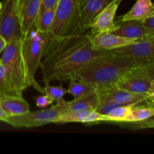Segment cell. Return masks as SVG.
Returning <instances> with one entry per match:
<instances>
[{
	"instance_id": "obj_1",
	"label": "cell",
	"mask_w": 154,
	"mask_h": 154,
	"mask_svg": "<svg viewBox=\"0 0 154 154\" xmlns=\"http://www.w3.org/2000/svg\"><path fill=\"white\" fill-rule=\"evenodd\" d=\"M106 52L92 47L89 34L51 37L40 65L43 81H71L86 63Z\"/></svg>"
},
{
	"instance_id": "obj_2",
	"label": "cell",
	"mask_w": 154,
	"mask_h": 154,
	"mask_svg": "<svg viewBox=\"0 0 154 154\" xmlns=\"http://www.w3.org/2000/svg\"><path fill=\"white\" fill-rule=\"evenodd\" d=\"M147 62L150 61H140L107 51L86 63L72 80L93 84L99 92L107 91L115 88L134 68Z\"/></svg>"
},
{
	"instance_id": "obj_3",
	"label": "cell",
	"mask_w": 154,
	"mask_h": 154,
	"mask_svg": "<svg viewBox=\"0 0 154 154\" xmlns=\"http://www.w3.org/2000/svg\"><path fill=\"white\" fill-rule=\"evenodd\" d=\"M51 36L49 33H43L35 28L30 30L20 38L21 50L30 87L44 94V88L35 80V74L40 67L41 62L45 55Z\"/></svg>"
},
{
	"instance_id": "obj_4",
	"label": "cell",
	"mask_w": 154,
	"mask_h": 154,
	"mask_svg": "<svg viewBox=\"0 0 154 154\" xmlns=\"http://www.w3.org/2000/svg\"><path fill=\"white\" fill-rule=\"evenodd\" d=\"M0 61L5 71V76L10 88L17 93L30 87L26 68L21 50L20 38L14 39L7 44L2 53Z\"/></svg>"
},
{
	"instance_id": "obj_5",
	"label": "cell",
	"mask_w": 154,
	"mask_h": 154,
	"mask_svg": "<svg viewBox=\"0 0 154 154\" xmlns=\"http://www.w3.org/2000/svg\"><path fill=\"white\" fill-rule=\"evenodd\" d=\"M52 38L82 34L79 25V0H58L50 29Z\"/></svg>"
},
{
	"instance_id": "obj_6",
	"label": "cell",
	"mask_w": 154,
	"mask_h": 154,
	"mask_svg": "<svg viewBox=\"0 0 154 154\" xmlns=\"http://www.w3.org/2000/svg\"><path fill=\"white\" fill-rule=\"evenodd\" d=\"M68 109L69 101L62 99L51 108L36 111H29L20 115L8 116L5 123L17 128L36 127L48 123H55L57 118L67 112Z\"/></svg>"
},
{
	"instance_id": "obj_7",
	"label": "cell",
	"mask_w": 154,
	"mask_h": 154,
	"mask_svg": "<svg viewBox=\"0 0 154 154\" xmlns=\"http://www.w3.org/2000/svg\"><path fill=\"white\" fill-rule=\"evenodd\" d=\"M154 82V61L147 62L134 68L115 88L138 94H147L151 83Z\"/></svg>"
},
{
	"instance_id": "obj_8",
	"label": "cell",
	"mask_w": 154,
	"mask_h": 154,
	"mask_svg": "<svg viewBox=\"0 0 154 154\" xmlns=\"http://www.w3.org/2000/svg\"><path fill=\"white\" fill-rule=\"evenodd\" d=\"M20 0H5L0 10V35L7 43L22 37Z\"/></svg>"
},
{
	"instance_id": "obj_9",
	"label": "cell",
	"mask_w": 154,
	"mask_h": 154,
	"mask_svg": "<svg viewBox=\"0 0 154 154\" xmlns=\"http://www.w3.org/2000/svg\"><path fill=\"white\" fill-rule=\"evenodd\" d=\"M154 38L136 41L129 45L109 51L117 55L127 57L140 61L154 60Z\"/></svg>"
},
{
	"instance_id": "obj_10",
	"label": "cell",
	"mask_w": 154,
	"mask_h": 154,
	"mask_svg": "<svg viewBox=\"0 0 154 154\" xmlns=\"http://www.w3.org/2000/svg\"><path fill=\"white\" fill-rule=\"evenodd\" d=\"M114 0H79V25L81 32L90 29V24L100 12Z\"/></svg>"
},
{
	"instance_id": "obj_11",
	"label": "cell",
	"mask_w": 154,
	"mask_h": 154,
	"mask_svg": "<svg viewBox=\"0 0 154 154\" xmlns=\"http://www.w3.org/2000/svg\"><path fill=\"white\" fill-rule=\"evenodd\" d=\"M120 2L115 1L108 5L95 18L90 26L91 34L101 32H112L117 28L114 18Z\"/></svg>"
},
{
	"instance_id": "obj_12",
	"label": "cell",
	"mask_w": 154,
	"mask_h": 154,
	"mask_svg": "<svg viewBox=\"0 0 154 154\" xmlns=\"http://www.w3.org/2000/svg\"><path fill=\"white\" fill-rule=\"evenodd\" d=\"M89 36L92 47L98 51H109L136 42L111 32L89 34Z\"/></svg>"
},
{
	"instance_id": "obj_13",
	"label": "cell",
	"mask_w": 154,
	"mask_h": 154,
	"mask_svg": "<svg viewBox=\"0 0 154 154\" xmlns=\"http://www.w3.org/2000/svg\"><path fill=\"white\" fill-rule=\"evenodd\" d=\"M42 0H20L22 36L35 28V23L40 10Z\"/></svg>"
},
{
	"instance_id": "obj_14",
	"label": "cell",
	"mask_w": 154,
	"mask_h": 154,
	"mask_svg": "<svg viewBox=\"0 0 154 154\" xmlns=\"http://www.w3.org/2000/svg\"><path fill=\"white\" fill-rule=\"evenodd\" d=\"M117 28L111 33L118 35L122 37L140 41L147 38H154V35H150L144 27L141 20H129L124 21H115Z\"/></svg>"
},
{
	"instance_id": "obj_15",
	"label": "cell",
	"mask_w": 154,
	"mask_h": 154,
	"mask_svg": "<svg viewBox=\"0 0 154 154\" xmlns=\"http://www.w3.org/2000/svg\"><path fill=\"white\" fill-rule=\"evenodd\" d=\"M99 93L100 96V102H112L117 105H126V104L144 101L147 99L150 101L147 94L134 93L118 88H114L107 91L99 92Z\"/></svg>"
},
{
	"instance_id": "obj_16",
	"label": "cell",
	"mask_w": 154,
	"mask_h": 154,
	"mask_svg": "<svg viewBox=\"0 0 154 154\" xmlns=\"http://www.w3.org/2000/svg\"><path fill=\"white\" fill-rule=\"evenodd\" d=\"M101 122H106V117L97 112L96 110L67 111L57 118L55 123H82L94 124Z\"/></svg>"
},
{
	"instance_id": "obj_17",
	"label": "cell",
	"mask_w": 154,
	"mask_h": 154,
	"mask_svg": "<svg viewBox=\"0 0 154 154\" xmlns=\"http://www.w3.org/2000/svg\"><path fill=\"white\" fill-rule=\"evenodd\" d=\"M151 16H154V6L151 0H137L130 11L120 16L117 21L141 20Z\"/></svg>"
},
{
	"instance_id": "obj_18",
	"label": "cell",
	"mask_w": 154,
	"mask_h": 154,
	"mask_svg": "<svg viewBox=\"0 0 154 154\" xmlns=\"http://www.w3.org/2000/svg\"><path fill=\"white\" fill-rule=\"evenodd\" d=\"M100 103V96L98 91L89 93L69 102L68 111L96 110Z\"/></svg>"
},
{
	"instance_id": "obj_19",
	"label": "cell",
	"mask_w": 154,
	"mask_h": 154,
	"mask_svg": "<svg viewBox=\"0 0 154 154\" xmlns=\"http://www.w3.org/2000/svg\"><path fill=\"white\" fill-rule=\"evenodd\" d=\"M0 105L8 116L23 114L30 111L29 105L23 97H11L0 101Z\"/></svg>"
},
{
	"instance_id": "obj_20",
	"label": "cell",
	"mask_w": 154,
	"mask_h": 154,
	"mask_svg": "<svg viewBox=\"0 0 154 154\" xmlns=\"http://www.w3.org/2000/svg\"><path fill=\"white\" fill-rule=\"evenodd\" d=\"M69 81L70 83L68 88V92L73 96L74 99H77L89 93L98 91L96 86L90 83L75 81V80H71Z\"/></svg>"
},
{
	"instance_id": "obj_21",
	"label": "cell",
	"mask_w": 154,
	"mask_h": 154,
	"mask_svg": "<svg viewBox=\"0 0 154 154\" xmlns=\"http://www.w3.org/2000/svg\"><path fill=\"white\" fill-rule=\"evenodd\" d=\"M55 17V8H51L41 12L35 23V28L43 33H49Z\"/></svg>"
},
{
	"instance_id": "obj_22",
	"label": "cell",
	"mask_w": 154,
	"mask_h": 154,
	"mask_svg": "<svg viewBox=\"0 0 154 154\" xmlns=\"http://www.w3.org/2000/svg\"><path fill=\"white\" fill-rule=\"evenodd\" d=\"M153 105H138L130 111L126 120L123 122L141 121L153 117Z\"/></svg>"
},
{
	"instance_id": "obj_23",
	"label": "cell",
	"mask_w": 154,
	"mask_h": 154,
	"mask_svg": "<svg viewBox=\"0 0 154 154\" xmlns=\"http://www.w3.org/2000/svg\"><path fill=\"white\" fill-rule=\"evenodd\" d=\"M44 88V94L47 95L54 100V102H58L63 99L66 94L69 93L68 90L65 89L60 84V86H51L50 84H45Z\"/></svg>"
},
{
	"instance_id": "obj_24",
	"label": "cell",
	"mask_w": 154,
	"mask_h": 154,
	"mask_svg": "<svg viewBox=\"0 0 154 154\" xmlns=\"http://www.w3.org/2000/svg\"><path fill=\"white\" fill-rule=\"evenodd\" d=\"M0 93H3L10 97H23V93H17L10 88L7 78L5 76V71L3 65L0 61Z\"/></svg>"
},
{
	"instance_id": "obj_25",
	"label": "cell",
	"mask_w": 154,
	"mask_h": 154,
	"mask_svg": "<svg viewBox=\"0 0 154 154\" xmlns=\"http://www.w3.org/2000/svg\"><path fill=\"white\" fill-rule=\"evenodd\" d=\"M119 126L123 127L129 128L132 129H148V128H153L154 120L153 117H150L146 120H141V121H135V122H118L116 123Z\"/></svg>"
},
{
	"instance_id": "obj_26",
	"label": "cell",
	"mask_w": 154,
	"mask_h": 154,
	"mask_svg": "<svg viewBox=\"0 0 154 154\" xmlns=\"http://www.w3.org/2000/svg\"><path fill=\"white\" fill-rule=\"evenodd\" d=\"M35 100L36 105L39 108H46L54 103V100L45 94L36 96L35 97Z\"/></svg>"
},
{
	"instance_id": "obj_27",
	"label": "cell",
	"mask_w": 154,
	"mask_h": 154,
	"mask_svg": "<svg viewBox=\"0 0 154 154\" xmlns=\"http://www.w3.org/2000/svg\"><path fill=\"white\" fill-rule=\"evenodd\" d=\"M143 26L150 35H154V16L148 17L141 20Z\"/></svg>"
},
{
	"instance_id": "obj_28",
	"label": "cell",
	"mask_w": 154,
	"mask_h": 154,
	"mask_svg": "<svg viewBox=\"0 0 154 154\" xmlns=\"http://www.w3.org/2000/svg\"><path fill=\"white\" fill-rule=\"evenodd\" d=\"M58 0H42L39 13L51 8H56Z\"/></svg>"
},
{
	"instance_id": "obj_29",
	"label": "cell",
	"mask_w": 154,
	"mask_h": 154,
	"mask_svg": "<svg viewBox=\"0 0 154 154\" xmlns=\"http://www.w3.org/2000/svg\"><path fill=\"white\" fill-rule=\"evenodd\" d=\"M7 42H6L5 39L2 37V36L0 35V55L2 54V53L3 52V51L5 48L6 45H7Z\"/></svg>"
},
{
	"instance_id": "obj_30",
	"label": "cell",
	"mask_w": 154,
	"mask_h": 154,
	"mask_svg": "<svg viewBox=\"0 0 154 154\" xmlns=\"http://www.w3.org/2000/svg\"><path fill=\"white\" fill-rule=\"evenodd\" d=\"M8 117V116L7 114L5 112V111L2 109L1 105H0V121L6 122L7 121Z\"/></svg>"
},
{
	"instance_id": "obj_31",
	"label": "cell",
	"mask_w": 154,
	"mask_h": 154,
	"mask_svg": "<svg viewBox=\"0 0 154 154\" xmlns=\"http://www.w3.org/2000/svg\"><path fill=\"white\" fill-rule=\"evenodd\" d=\"M8 98H11V97H10V96H7V95L3 94V93H0V101L2 100V99H8Z\"/></svg>"
},
{
	"instance_id": "obj_32",
	"label": "cell",
	"mask_w": 154,
	"mask_h": 154,
	"mask_svg": "<svg viewBox=\"0 0 154 154\" xmlns=\"http://www.w3.org/2000/svg\"><path fill=\"white\" fill-rule=\"evenodd\" d=\"M2 2H0V10L2 9Z\"/></svg>"
},
{
	"instance_id": "obj_33",
	"label": "cell",
	"mask_w": 154,
	"mask_h": 154,
	"mask_svg": "<svg viewBox=\"0 0 154 154\" xmlns=\"http://www.w3.org/2000/svg\"><path fill=\"white\" fill-rule=\"evenodd\" d=\"M115 1H121V0H114V2H115Z\"/></svg>"
}]
</instances>
